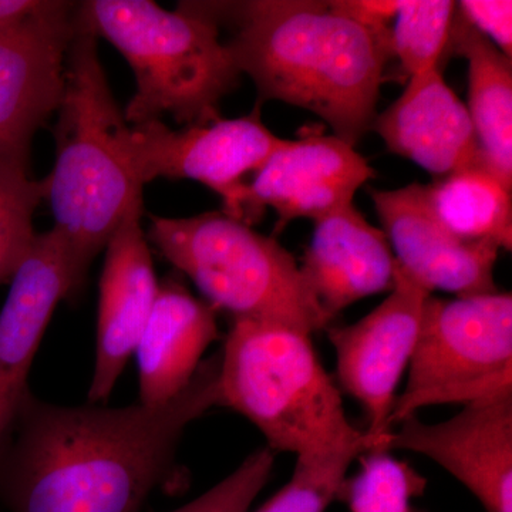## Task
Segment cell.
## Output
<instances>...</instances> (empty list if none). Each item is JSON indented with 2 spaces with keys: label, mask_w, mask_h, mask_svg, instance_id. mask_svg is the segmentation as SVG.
Returning a JSON list of instances; mask_svg holds the SVG:
<instances>
[{
  "label": "cell",
  "mask_w": 512,
  "mask_h": 512,
  "mask_svg": "<svg viewBox=\"0 0 512 512\" xmlns=\"http://www.w3.org/2000/svg\"><path fill=\"white\" fill-rule=\"evenodd\" d=\"M221 353L158 406L66 407L29 392L0 453V504L10 512H141L156 488L178 487L185 429L221 406Z\"/></svg>",
  "instance_id": "1"
},
{
  "label": "cell",
  "mask_w": 512,
  "mask_h": 512,
  "mask_svg": "<svg viewBox=\"0 0 512 512\" xmlns=\"http://www.w3.org/2000/svg\"><path fill=\"white\" fill-rule=\"evenodd\" d=\"M237 9L238 32L225 45L259 100L311 111L355 147L375 124L392 35L333 2L255 0Z\"/></svg>",
  "instance_id": "2"
},
{
  "label": "cell",
  "mask_w": 512,
  "mask_h": 512,
  "mask_svg": "<svg viewBox=\"0 0 512 512\" xmlns=\"http://www.w3.org/2000/svg\"><path fill=\"white\" fill-rule=\"evenodd\" d=\"M53 136L55 167L42 180L76 295L131 200L143 192L128 161V127L101 66L97 39L76 33L64 59Z\"/></svg>",
  "instance_id": "3"
},
{
  "label": "cell",
  "mask_w": 512,
  "mask_h": 512,
  "mask_svg": "<svg viewBox=\"0 0 512 512\" xmlns=\"http://www.w3.org/2000/svg\"><path fill=\"white\" fill-rule=\"evenodd\" d=\"M73 22L76 33L111 43L133 70L136 93L124 110L131 126L163 116L185 127L214 123L241 80L202 3L170 12L150 0H89L76 3Z\"/></svg>",
  "instance_id": "4"
},
{
  "label": "cell",
  "mask_w": 512,
  "mask_h": 512,
  "mask_svg": "<svg viewBox=\"0 0 512 512\" xmlns=\"http://www.w3.org/2000/svg\"><path fill=\"white\" fill-rule=\"evenodd\" d=\"M312 333L269 320L232 319L221 350V406L247 417L269 450L313 460L373 450L346 416Z\"/></svg>",
  "instance_id": "5"
},
{
  "label": "cell",
  "mask_w": 512,
  "mask_h": 512,
  "mask_svg": "<svg viewBox=\"0 0 512 512\" xmlns=\"http://www.w3.org/2000/svg\"><path fill=\"white\" fill-rule=\"evenodd\" d=\"M147 239L194 282L215 311L309 333L329 325L295 258L274 237L222 211L190 218L150 215Z\"/></svg>",
  "instance_id": "6"
},
{
  "label": "cell",
  "mask_w": 512,
  "mask_h": 512,
  "mask_svg": "<svg viewBox=\"0 0 512 512\" xmlns=\"http://www.w3.org/2000/svg\"><path fill=\"white\" fill-rule=\"evenodd\" d=\"M407 373L392 427L426 407L464 406L512 389L511 293L430 296Z\"/></svg>",
  "instance_id": "7"
},
{
  "label": "cell",
  "mask_w": 512,
  "mask_h": 512,
  "mask_svg": "<svg viewBox=\"0 0 512 512\" xmlns=\"http://www.w3.org/2000/svg\"><path fill=\"white\" fill-rule=\"evenodd\" d=\"M276 137L261 121L259 109L238 119L173 130L163 121L128 127V161L141 184L157 178L192 180L207 185L224 202L231 217L245 184L278 148Z\"/></svg>",
  "instance_id": "8"
},
{
  "label": "cell",
  "mask_w": 512,
  "mask_h": 512,
  "mask_svg": "<svg viewBox=\"0 0 512 512\" xmlns=\"http://www.w3.org/2000/svg\"><path fill=\"white\" fill-rule=\"evenodd\" d=\"M431 292L396 266L389 296L365 318L328 329L340 386L365 410L373 450L389 451L394 403Z\"/></svg>",
  "instance_id": "9"
},
{
  "label": "cell",
  "mask_w": 512,
  "mask_h": 512,
  "mask_svg": "<svg viewBox=\"0 0 512 512\" xmlns=\"http://www.w3.org/2000/svg\"><path fill=\"white\" fill-rule=\"evenodd\" d=\"M375 170L355 147L339 137L308 133L286 140L245 184L231 217L251 227L272 208L275 234L293 220L318 221L353 204Z\"/></svg>",
  "instance_id": "10"
},
{
  "label": "cell",
  "mask_w": 512,
  "mask_h": 512,
  "mask_svg": "<svg viewBox=\"0 0 512 512\" xmlns=\"http://www.w3.org/2000/svg\"><path fill=\"white\" fill-rule=\"evenodd\" d=\"M387 448L430 458L485 511L512 512V389L464 404L460 413L440 423L409 417L392 430Z\"/></svg>",
  "instance_id": "11"
},
{
  "label": "cell",
  "mask_w": 512,
  "mask_h": 512,
  "mask_svg": "<svg viewBox=\"0 0 512 512\" xmlns=\"http://www.w3.org/2000/svg\"><path fill=\"white\" fill-rule=\"evenodd\" d=\"M397 265L427 291L456 296L498 292L500 249L458 238L431 210L427 185L370 191Z\"/></svg>",
  "instance_id": "12"
},
{
  "label": "cell",
  "mask_w": 512,
  "mask_h": 512,
  "mask_svg": "<svg viewBox=\"0 0 512 512\" xmlns=\"http://www.w3.org/2000/svg\"><path fill=\"white\" fill-rule=\"evenodd\" d=\"M141 215L143 192H138L104 248L96 362L89 389L92 404L109 400L128 359L136 353L160 291Z\"/></svg>",
  "instance_id": "13"
},
{
  "label": "cell",
  "mask_w": 512,
  "mask_h": 512,
  "mask_svg": "<svg viewBox=\"0 0 512 512\" xmlns=\"http://www.w3.org/2000/svg\"><path fill=\"white\" fill-rule=\"evenodd\" d=\"M76 295L62 241L53 229L36 235L10 282L0 311V453L8 446L28 377L57 303Z\"/></svg>",
  "instance_id": "14"
},
{
  "label": "cell",
  "mask_w": 512,
  "mask_h": 512,
  "mask_svg": "<svg viewBox=\"0 0 512 512\" xmlns=\"http://www.w3.org/2000/svg\"><path fill=\"white\" fill-rule=\"evenodd\" d=\"M373 128L387 150L444 178L481 161L476 133L466 104L439 69L409 77L406 89Z\"/></svg>",
  "instance_id": "15"
},
{
  "label": "cell",
  "mask_w": 512,
  "mask_h": 512,
  "mask_svg": "<svg viewBox=\"0 0 512 512\" xmlns=\"http://www.w3.org/2000/svg\"><path fill=\"white\" fill-rule=\"evenodd\" d=\"M396 266L384 232L352 204L315 222L299 269L330 323L353 303L392 291Z\"/></svg>",
  "instance_id": "16"
},
{
  "label": "cell",
  "mask_w": 512,
  "mask_h": 512,
  "mask_svg": "<svg viewBox=\"0 0 512 512\" xmlns=\"http://www.w3.org/2000/svg\"><path fill=\"white\" fill-rule=\"evenodd\" d=\"M73 19L0 39V156L30 164L37 131L55 116Z\"/></svg>",
  "instance_id": "17"
},
{
  "label": "cell",
  "mask_w": 512,
  "mask_h": 512,
  "mask_svg": "<svg viewBox=\"0 0 512 512\" xmlns=\"http://www.w3.org/2000/svg\"><path fill=\"white\" fill-rule=\"evenodd\" d=\"M218 336L211 305L174 279L160 285L136 349L140 403L158 406L183 392Z\"/></svg>",
  "instance_id": "18"
},
{
  "label": "cell",
  "mask_w": 512,
  "mask_h": 512,
  "mask_svg": "<svg viewBox=\"0 0 512 512\" xmlns=\"http://www.w3.org/2000/svg\"><path fill=\"white\" fill-rule=\"evenodd\" d=\"M453 52L468 62L466 104L481 161L512 191V64L456 12L451 26Z\"/></svg>",
  "instance_id": "19"
},
{
  "label": "cell",
  "mask_w": 512,
  "mask_h": 512,
  "mask_svg": "<svg viewBox=\"0 0 512 512\" xmlns=\"http://www.w3.org/2000/svg\"><path fill=\"white\" fill-rule=\"evenodd\" d=\"M511 190L483 163L427 185L431 210L458 238L512 248Z\"/></svg>",
  "instance_id": "20"
},
{
  "label": "cell",
  "mask_w": 512,
  "mask_h": 512,
  "mask_svg": "<svg viewBox=\"0 0 512 512\" xmlns=\"http://www.w3.org/2000/svg\"><path fill=\"white\" fill-rule=\"evenodd\" d=\"M42 201V180L32 177L30 164L0 156V285L12 282L32 249Z\"/></svg>",
  "instance_id": "21"
},
{
  "label": "cell",
  "mask_w": 512,
  "mask_h": 512,
  "mask_svg": "<svg viewBox=\"0 0 512 512\" xmlns=\"http://www.w3.org/2000/svg\"><path fill=\"white\" fill-rule=\"evenodd\" d=\"M454 15L456 3L448 0H400L392 28V49L407 77L439 69Z\"/></svg>",
  "instance_id": "22"
},
{
  "label": "cell",
  "mask_w": 512,
  "mask_h": 512,
  "mask_svg": "<svg viewBox=\"0 0 512 512\" xmlns=\"http://www.w3.org/2000/svg\"><path fill=\"white\" fill-rule=\"evenodd\" d=\"M360 470L346 478L340 497L350 512H416L412 500L423 494L426 480L387 450L360 456Z\"/></svg>",
  "instance_id": "23"
},
{
  "label": "cell",
  "mask_w": 512,
  "mask_h": 512,
  "mask_svg": "<svg viewBox=\"0 0 512 512\" xmlns=\"http://www.w3.org/2000/svg\"><path fill=\"white\" fill-rule=\"evenodd\" d=\"M359 457L340 453L296 460L291 480L255 512H325L342 494L350 464Z\"/></svg>",
  "instance_id": "24"
},
{
  "label": "cell",
  "mask_w": 512,
  "mask_h": 512,
  "mask_svg": "<svg viewBox=\"0 0 512 512\" xmlns=\"http://www.w3.org/2000/svg\"><path fill=\"white\" fill-rule=\"evenodd\" d=\"M274 468V453L259 448L207 493L173 512H249Z\"/></svg>",
  "instance_id": "25"
},
{
  "label": "cell",
  "mask_w": 512,
  "mask_h": 512,
  "mask_svg": "<svg viewBox=\"0 0 512 512\" xmlns=\"http://www.w3.org/2000/svg\"><path fill=\"white\" fill-rule=\"evenodd\" d=\"M74 6L62 0H0V39L69 22Z\"/></svg>",
  "instance_id": "26"
},
{
  "label": "cell",
  "mask_w": 512,
  "mask_h": 512,
  "mask_svg": "<svg viewBox=\"0 0 512 512\" xmlns=\"http://www.w3.org/2000/svg\"><path fill=\"white\" fill-rule=\"evenodd\" d=\"M456 12L508 59L512 57V2L510 0H463Z\"/></svg>",
  "instance_id": "27"
},
{
  "label": "cell",
  "mask_w": 512,
  "mask_h": 512,
  "mask_svg": "<svg viewBox=\"0 0 512 512\" xmlns=\"http://www.w3.org/2000/svg\"><path fill=\"white\" fill-rule=\"evenodd\" d=\"M333 5L366 28L383 35H392L393 22L399 9V2L396 0H336Z\"/></svg>",
  "instance_id": "28"
}]
</instances>
